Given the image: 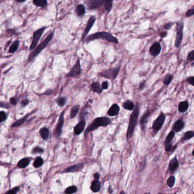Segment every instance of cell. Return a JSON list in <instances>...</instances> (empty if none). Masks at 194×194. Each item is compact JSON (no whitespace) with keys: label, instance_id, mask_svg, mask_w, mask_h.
<instances>
[{"label":"cell","instance_id":"1","mask_svg":"<svg viewBox=\"0 0 194 194\" xmlns=\"http://www.w3.org/2000/svg\"><path fill=\"white\" fill-rule=\"evenodd\" d=\"M139 112H140V104L139 103L137 102L136 105H135L133 111L131 114L129 118V122L126 133V137L127 140L130 139L133 137L135 128L138 123Z\"/></svg>","mask_w":194,"mask_h":194},{"label":"cell","instance_id":"2","mask_svg":"<svg viewBox=\"0 0 194 194\" xmlns=\"http://www.w3.org/2000/svg\"><path fill=\"white\" fill-rule=\"evenodd\" d=\"M111 123V120L107 117H96L87 127L85 131V135L87 136L88 133L96 130L100 127H107Z\"/></svg>","mask_w":194,"mask_h":194},{"label":"cell","instance_id":"3","mask_svg":"<svg viewBox=\"0 0 194 194\" xmlns=\"http://www.w3.org/2000/svg\"><path fill=\"white\" fill-rule=\"evenodd\" d=\"M96 39H103L105 40L107 42H110V43H113L118 44V39L114 37L112 34H111L109 33H108L106 31H100V32H97L96 33L92 34L89 35L88 37H87L85 39V42H89L94 40Z\"/></svg>","mask_w":194,"mask_h":194},{"label":"cell","instance_id":"4","mask_svg":"<svg viewBox=\"0 0 194 194\" xmlns=\"http://www.w3.org/2000/svg\"><path fill=\"white\" fill-rule=\"evenodd\" d=\"M54 34V32H51L47 36V37L44 40H43V41L37 47H36L34 50H33V51L30 54L29 56L28 59V62H31V61H33L34 59L37 57L39 54L47 46L49 43L53 38Z\"/></svg>","mask_w":194,"mask_h":194},{"label":"cell","instance_id":"5","mask_svg":"<svg viewBox=\"0 0 194 194\" xmlns=\"http://www.w3.org/2000/svg\"><path fill=\"white\" fill-rule=\"evenodd\" d=\"M184 23L182 21H179L176 22V38L175 40V47L179 48L182 43L183 36Z\"/></svg>","mask_w":194,"mask_h":194},{"label":"cell","instance_id":"6","mask_svg":"<svg viewBox=\"0 0 194 194\" xmlns=\"http://www.w3.org/2000/svg\"><path fill=\"white\" fill-rule=\"evenodd\" d=\"M120 68H121V66H118L117 67H113V68H109V69L103 71L101 72H99L98 75L100 76L108 79L115 80L118 75Z\"/></svg>","mask_w":194,"mask_h":194},{"label":"cell","instance_id":"7","mask_svg":"<svg viewBox=\"0 0 194 194\" xmlns=\"http://www.w3.org/2000/svg\"><path fill=\"white\" fill-rule=\"evenodd\" d=\"M165 120L166 116L165 114L163 112H161L152 125V130L154 134L157 133L161 129L165 123Z\"/></svg>","mask_w":194,"mask_h":194},{"label":"cell","instance_id":"8","mask_svg":"<svg viewBox=\"0 0 194 194\" xmlns=\"http://www.w3.org/2000/svg\"><path fill=\"white\" fill-rule=\"evenodd\" d=\"M45 29H46V28H42L39 29L35 31V32L33 34V40H32V42H31V43L30 47V50H33L37 47L38 43Z\"/></svg>","mask_w":194,"mask_h":194},{"label":"cell","instance_id":"9","mask_svg":"<svg viewBox=\"0 0 194 194\" xmlns=\"http://www.w3.org/2000/svg\"><path fill=\"white\" fill-rule=\"evenodd\" d=\"M175 133L173 130H171L169 132L168 135L166 137L164 146H165V151L167 152H170L173 149V141L174 138Z\"/></svg>","mask_w":194,"mask_h":194},{"label":"cell","instance_id":"10","mask_svg":"<svg viewBox=\"0 0 194 194\" xmlns=\"http://www.w3.org/2000/svg\"><path fill=\"white\" fill-rule=\"evenodd\" d=\"M81 73V68L80 59H78L75 64L71 69L66 75V77H75L79 76Z\"/></svg>","mask_w":194,"mask_h":194},{"label":"cell","instance_id":"11","mask_svg":"<svg viewBox=\"0 0 194 194\" xmlns=\"http://www.w3.org/2000/svg\"><path fill=\"white\" fill-rule=\"evenodd\" d=\"M64 113H65V110H63L61 113L59 118L58 122L57 125V127L55 129L54 135L57 138L60 136L62 132V129L64 125Z\"/></svg>","mask_w":194,"mask_h":194},{"label":"cell","instance_id":"12","mask_svg":"<svg viewBox=\"0 0 194 194\" xmlns=\"http://www.w3.org/2000/svg\"><path fill=\"white\" fill-rule=\"evenodd\" d=\"M96 17L95 16H92L89 17V20L88 21L86 27L84 29V33H83V35H82V40L83 41H84V40L86 38V37L87 36L89 31L91 30L93 26V25L95 24V23L96 22Z\"/></svg>","mask_w":194,"mask_h":194},{"label":"cell","instance_id":"13","mask_svg":"<svg viewBox=\"0 0 194 194\" xmlns=\"http://www.w3.org/2000/svg\"><path fill=\"white\" fill-rule=\"evenodd\" d=\"M88 10H96L100 8L104 4V0H88L86 1Z\"/></svg>","mask_w":194,"mask_h":194},{"label":"cell","instance_id":"14","mask_svg":"<svg viewBox=\"0 0 194 194\" xmlns=\"http://www.w3.org/2000/svg\"><path fill=\"white\" fill-rule=\"evenodd\" d=\"M151 115H152V111L150 109H147L144 113L142 116L141 117L140 120V126L141 130L142 132H145L146 127L149 118L151 116Z\"/></svg>","mask_w":194,"mask_h":194},{"label":"cell","instance_id":"15","mask_svg":"<svg viewBox=\"0 0 194 194\" xmlns=\"http://www.w3.org/2000/svg\"><path fill=\"white\" fill-rule=\"evenodd\" d=\"M84 167V164L83 163H80L78 164L70 166L64 170L63 173H74L81 171Z\"/></svg>","mask_w":194,"mask_h":194},{"label":"cell","instance_id":"16","mask_svg":"<svg viewBox=\"0 0 194 194\" xmlns=\"http://www.w3.org/2000/svg\"><path fill=\"white\" fill-rule=\"evenodd\" d=\"M161 46L159 42H155L149 49L150 54L152 57H157L161 52Z\"/></svg>","mask_w":194,"mask_h":194},{"label":"cell","instance_id":"17","mask_svg":"<svg viewBox=\"0 0 194 194\" xmlns=\"http://www.w3.org/2000/svg\"><path fill=\"white\" fill-rule=\"evenodd\" d=\"M86 125V121L84 119L81 120L76 126L74 127V133L75 135H80L85 129Z\"/></svg>","mask_w":194,"mask_h":194},{"label":"cell","instance_id":"18","mask_svg":"<svg viewBox=\"0 0 194 194\" xmlns=\"http://www.w3.org/2000/svg\"><path fill=\"white\" fill-rule=\"evenodd\" d=\"M120 110V108L117 104H113L107 112V114L109 116H116L118 115Z\"/></svg>","mask_w":194,"mask_h":194},{"label":"cell","instance_id":"19","mask_svg":"<svg viewBox=\"0 0 194 194\" xmlns=\"http://www.w3.org/2000/svg\"><path fill=\"white\" fill-rule=\"evenodd\" d=\"M179 167V162L176 156L174 157L170 161L169 165V170L171 173H174Z\"/></svg>","mask_w":194,"mask_h":194},{"label":"cell","instance_id":"20","mask_svg":"<svg viewBox=\"0 0 194 194\" xmlns=\"http://www.w3.org/2000/svg\"><path fill=\"white\" fill-rule=\"evenodd\" d=\"M185 126L184 121L182 119H179L175 122L173 126V130L175 133H179L183 129Z\"/></svg>","mask_w":194,"mask_h":194},{"label":"cell","instance_id":"21","mask_svg":"<svg viewBox=\"0 0 194 194\" xmlns=\"http://www.w3.org/2000/svg\"><path fill=\"white\" fill-rule=\"evenodd\" d=\"M91 190L95 193H98L101 188V182L99 180H93L91 185Z\"/></svg>","mask_w":194,"mask_h":194},{"label":"cell","instance_id":"22","mask_svg":"<svg viewBox=\"0 0 194 194\" xmlns=\"http://www.w3.org/2000/svg\"><path fill=\"white\" fill-rule=\"evenodd\" d=\"M91 89L93 92L97 93H101L103 91L100 83L98 81L92 83L91 85Z\"/></svg>","mask_w":194,"mask_h":194},{"label":"cell","instance_id":"23","mask_svg":"<svg viewBox=\"0 0 194 194\" xmlns=\"http://www.w3.org/2000/svg\"><path fill=\"white\" fill-rule=\"evenodd\" d=\"M188 107H189V104L187 101H181L179 103L178 105V110L179 112L183 113L187 110Z\"/></svg>","mask_w":194,"mask_h":194},{"label":"cell","instance_id":"24","mask_svg":"<svg viewBox=\"0 0 194 194\" xmlns=\"http://www.w3.org/2000/svg\"><path fill=\"white\" fill-rule=\"evenodd\" d=\"M75 12L76 15L79 17L83 16L86 13V8L84 5L83 4H79L75 9Z\"/></svg>","mask_w":194,"mask_h":194},{"label":"cell","instance_id":"25","mask_svg":"<svg viewBox=\"0 0 194 194\" xmlns=\"http://www.w3.org/2000/svg\"><path fill=\"white\" fill-rule=\"evenodd\" d=\"M135 104L133 102H132L130 100H127L125 102H124L122 104L123 108L127 110H132L134 109L135 108Z\"/></svg>","mask_w":194,"mask_h":194},{"label":"cell","instance_id":"26","mask_svg":"<svg viewBox=\"0 0 194 194\" xmlns=\"http://www.w3.org/2000/svg\"><path fill=\"white\" fill-rule=\"evenodd\" d=\"M29 159L28 158H23V159L20 160V161L18 162V163L17 164V166L21 169H23V168L26 167L28 165H29Z\"/></svg>","mask_w":194,"mask_h":194},{"label":"cell","instance_id":"27","mask_svg":"<svg viewBox=\"0 0 194 194\" xmlns=\"http://www.w3.org/2000/svg\"><path fill=\"white\" fill-rule=\"evenodd\" d=\"M194 137V132L193 130L190 131H187L186 133H184L183 136L182 138V141H186L188 140L191 139Z\"/></svg>","mask_w":194,"mask_h":194},{"label":"cell","instance_id":"28","mask_svg":"<svg viewBox=\"0 0 194 194\" xmlns=\"http://www.w3.org/2000/svg\"><path fill=\"white\" fill-rule=\"evenodd\" d=\"M19 45H20V41L18 40H16V41H14L12 45L10 46V48L9 50V52L10 54H13L14 53L19 47Z\"/></svg>","mask_w":194,"mask_h":194},{"label":"cell","instance_id":"29","mask_svg":"<svg viewBox=\"0 0 194 194\" xmlns=\"http://www.w3.org/2000/svg\"><path fill=\"white\" fill-rule=\"evenodd\" d=\"M113 1L112 0L104 1V9L108 13H109L112 10V7H113Z\"/></svg>","mask_w":194,"mask_h":194},{"label":"cell","instance_id":"30","mask_svg":"<svg viewBox=\"0 0 194 194\" xmlns=\"http://www.w3.org/2000/svg\"><path fill=\"white\" fill-rule=\"evenodd\" d=\"M29 116V115H26L25 116L22 117V118H21L20 120H18L14 123L13 124V125H11V127H17V126H21L26 121V120L28 118Z\"/></svg>","mask_w":194,"mask_h":194},{"label":"cell","instance_id":"31","mask_svg":"<svg viewBox=\"0 0 194 194\" xmlns=\"http://www.w3.org/2000/svg\"><path fill=\"white\" fill-rule=\"evenodd\" d=\"M39 133L41 137L43 139H47L49 138V130L47 127H43L40 129L39 131Z\"/></svg>","mask_w":194,"mask_h":194},{"label":"cell","instance_id":"32","mask_svg":"<svg viewBox=\"0 0 194 194\" xmlns=\"http://www.w3.org/2000/svg\"><path fill=\"white\" fill-rule=\"evenodd\" d=\"M80 109V105H75L72 107L71 109L70 112V117L71 118H74L78 115V112Z\"/></svg>","mask_w":194,"mask_h":194},{"label":"cell","instance_id":"33","mask_svg":"<svg viewBox=\"0 0 194 194\" xmlns=\"http://www.w3.org/2000/svg\"><path fill=\"white\" fill-rule=\"evenodd\" d=\"M34 5L38 7H45L47 5V1L46 0H34L33 1Z\"/></svg>","mask_w":194,"mask_h":194},{"label":"cell","instance_id":"34","mask_svg":"<svg viewBox=\"0 0 194 194\" xmlns=\"http://www.w3.org/2000/svg\"><path fill=\"white\" fill-rule=\"evenodd\" d=\"M174 79V75L173 74H167L163 80L164 85L169 86Z\"/></svg>","mask_w":194,"mask_h":194},{"label":"cell","instance_id":"35","mask_svg":"<svg viewBox=\"0 0 194 194\" xmlns=\"http://www.w3.org/2000/svg\"><path fill=\"white\" fill-rule=\"evenodd\" d=\"M77 191L78 188L76 186H71L66 188L64 193L66 194H73L76 193Z\"/></svg>","mask_w":194,"mask_h":194},{"label":"cell","instance_id":"36","mask_svg":"<svg viewBox=\"0 0 194 194\" xmlns=\"http://www.w3.org/2000/svg\"><path fill=\"white\" fill-rule=\"evenodd\" d=\"M175 182V178L174 176H171L168 178L166 183H167V185L170 188H173L174 186Z\"/></svg>","mask_w":194,"mask_h":194},{"label":"cell","instance_id":"37","mask_svg":"<svg viewBox=\"0 0 194 194\" xmlns=\"http://www.w3.org/2000/svg\"><path fill=\"white\" fill-rule=\"evenodd\" d=\"M57 101L59 107H64L67 102V98L66 97H59Z\"/></svg>","mask_w":194,"mask_h":194},{"label":"cell","instance_id":"38","mask_svg":"<svg viewBox=\"0 0 194 194\" xmlns=\"http://www.w3.org/2000/svg\"><path fill=\"white\" fill-rule=\"evenodd\" d=\"M43 159L42 158H40V157H38V158H37L35 160V161L34 162V166L35 167H36V168L39 167H40L42 165H43Z\"/></svg>","mask_w":194,"mask_h":194},{"label":"cell","instance_id":"39","mask_svg":"<svg viewBox=\"0 0 194 194\" xmlns=\"http://www.w3.org/2000/svg\"><path fill=\"white\" fill-rule=\"evenodd\" d=\"M7 118L6 113L4 111L0 112V122H2L5 121Z\"/></svg>","mask_w":194,"mask_h":194},{"label":"cell","instance_id":"40","mask_svg":"<svg viewBox=\"0 0 194 194\" xmlns=\"http://www.w3.org/2000/svg\"><path fill=\"white\" fill-rule=\"evenodd\" d=\"M20 190V188L18 187H16L11 189L9 191H8L6 194H16Z\"/></svg>","mask_w":194,"mask_h":194},{"label":"cell","instance_id":"41","mask_svg":"<svg viewBox=\"0 0 194 194\" xmlns=\"http://www.w3.org/2000/svg\"><path fill=\"white\" fill-rule=\"evenodd\" d=\"M194 60V50H192L191 51H190L188 55H187V61H193Z\"/></svg>","mask_w":194,"mask_h":194},{"label":"cell","instance_id":"42","mask_svg":"<svg viewBox=\"0 0 194 194\" xmlns=\"http://www.w3.org/2000/svg\"><path fill=\"white\" fill-rule=\"evenodd\" d=\"M194 14V6H193L191 9L188 10L186 13V17H191Z\"/></svg>","mask_w":194,"mask_h":194},{"label":"cell","instance_id":"43","mask_svg":"<svg viewBox=\"0 0 194 194\" xmlns=\"http://www.w3.org/2000/svg\"><path fill=\"white\" fill-rule=\"evenodd\" d=\"M194 76H190V77H188L186 79V82H187L189 84L191 85L192 86H194Z\"/></svg>","mask_w":194,"mask_h":194},{"label":"cell","instance_id":"44","mask_svg":"<svg viewBox=\"0 0 194 194\" xmlns=\"http://www.w3.org/2000/svg\"><path fill=\"white\" fill-rule=\"evenodd\" d=\"M29 103V100L27 98L26 99H23L21 102V106L22 107H26L27 106Z\"/></svg>","mask_w":194,"mask_h":194},{"label":"cell","instance_id":"45","mask_svg":"<svg viewBox=\"0 0 194 194\" xmlns=\"http://www.w3.org/2000/svg\"><path fill=\"white\" fill-rule=\"evenodd\" d=\"M174 25V22H169V23H167L166 24H165V25L164 26V29L165 30H170Z\"/></svg>","mask_w":194,"mask_h":194},{"label":"cell","instance_id":"46","mask_svg":"<svg viewBox=\"0 0 194 194\" xmlns=\"http://www.w3.org/2000/svg\"><path fill=\"white\" fill-rule=\"evenodd\" d=\"M43 152V150L41 147H35L33 150V153H42Z\"/></svg>","mask_w":194,"mask_h":194},{"label":"cell","instance_id":"47","mask_svg":"<svg viewBox=\"0 0 194 194\" xmlns=\"http://www.w3.org/2000/svg\"><path fill=\"white\" fill-rule=\"evenodd\" d=\"M9 100H10V104L13 105H16L17 103V99L16 98V97H11Z\"/></svg>","mask_w":194,"mask_h":194},{"label":"cell","instance_id":"48","mask_svg":"<svg viewBox=\"0 0 194 194\" xmlns=\"http://www.w3.org/2000/svg\"><path fill=\"white\" fill-rule=\"evenodd\" d=\"M101 86V88H102L103 89H104V90L107 89L108 88V81H103L102 83Z\"/></svg>","mask_w":194,"mask_h":194},{"label":"cell","instance_id":"49","mask_svg":"<svg viewBox=\"0 0 194 194\" xmlns=\"http://www.w3.org/2000/svg\"><path fill=\"white\" fill-rule=\"evenodd\" d=\"M0 107L1 108H9L10 106L9 104L4 102H0Z\"/></svg>","mask_w":194,"mask_h":194},{"label":"cell","instance_id":"50","mask_svg":"<svg viewBox=\"0 0 194 194\" xmlns=\"http://www.w3.org/2000/svg\"><path fill=\"white\" fill-rule=\"evenodd\" d=\"M146 86V81H144L142 82H141L140 84H139V89L141 90L143 89Z\"/></svg>","mask_w":194,"mask_h":194},{"label":"cell","instance_id":"51","mask_svg":"<svg viewBox=\"0 0 194 194\" xmlns=\"http://www.w3.org/2000/svg\"><path fill=\"white\" fill-rule=\"evenodd\" d=\"M167 35V31H162L160 33V36L162 38H164Z\"/></svg>","mask_w":194,"mask_h":194},{"label":"cell","instance_id":"52","mask_svg":"<svg viewBox=\"0 0 194 194\" xmlns=\"http://www.w3.org/2000/svg\"><path fill=\"white\" fill-rule=\"evenodd\" d=\"M93 177L95 178V180H99L100 179V174L98 173H96L93 175Z\"/></svg>","mask_w":194,"mask_h":194},{"label":"cell","instance_id":"53","mask_svg":"<svg viewBox=\"0 0 194 194\" xmlns=\"http://www.w3.org/2000/svg\"><path fill=\"white\" fill-rule=\"evenodd\" d=\"M17 2H18V3H22V2H25V0H22V1H20V0H16V1Z\"/></svg>","mask_w":194,"mask_h":194},{"label":"cell","instance_id":"54","mask_svg":"<svg viewBox=\"0 0 194 194\" xmlns=\"http://www.w3.org/2000/svg\"><path fill=\"white\" fill-rule=\"evenodd\" d=\"M120 194H126V193L125 191H121L120 192Z\"/></svg>","mask_w":194,"mask_h":194},{"label":"cell","instance_id":"55","mask_svg":"<svg viewBox=\"0 0 194 194\" xmlns=\"http://www.w3.org/2000/svg\"><path fill=\"white\" fill-rule=\"evenodd\" d=\"M194 150H193V152H192V154H193V156H194Z\"/></svg>","mask_w":194,"mask_h":194},{"label":"cell","instance_id":"56","mask_svg":"<svg viewBox=\"0 0 194 194\" xmlns=\"http://www.w3.org/2000/svg\"><path fill=\"white\" fill-rule=\"evenodd\" d=\"M158 194H163V193H158Z\"/></svg>","mask_w":194,"mask_h":194}]
</instances>
